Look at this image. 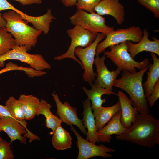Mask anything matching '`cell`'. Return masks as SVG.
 I'll list each match as a JSON object with an SVG mask.
<instances>
[{"label":"cell","mask_w":159,"mask_h":159,"mask_svg":"<svg viewBox=\"0 0 159 159\" xmlns=\"http://www.w3.org/2000/svg\"><path fill=\"white\" fill-rule=\"evenodd\" d=\"M15 70L24 71L28 76L31 75L34 72L33 69L31 68H27L22 66H19L11 62H10L6 64L5 67L0 70V74L8 71Z\"/></svg>","instance_id":"obj_30"},{"label":"cell","mask_w":159,"mask_h":159,"mask_svg":"<svg viewBox=\"0 0 159 159\" xmlns=\"http://www.w3.org/2000/svg\"><path fill=\"white\" fill-rule=\"evenodd\" d=\"M6 10H11L15 11L21 15L24 13L14 7L9 3L7 0H0V12Z\"/></svg>","instance_id":"obj_33"},{"label":"cell","mask_w":159,"mask_h":159,"mask_svg":"<svg viewBox=\"0 0 159 159\" xmlns=\"http://www.w3.org/2000/svg\"><path fill=\"white\" fill-rule=\"evenodd\" d=\"M1 127L0 126V132H1ZM4 140L1 138L0 136V143L2 142Z\"/></svg>","instance_id":"obj_38"},{"label":"cell","mask_w":159,"mask_h":159,"mask_svg":"<svg viewBox=\"0 0 159 159\" xmlns=\"http://www.w3.org/2000/svg\"><path fill=\"white\" fill-rule=\"evenodd\" d=\"M149 36V32L145 28L143 31L142 39L138 42L134 44L130 41L127 42L128 51L132 58L134 59L137 55L143 51L153 52L159 56V40L153 37V40H150Z\"/></svg>","instance_id":"obj_15"},{"label":"cell","mask_w":159,"mask_h":159,"mask_svg":"<svg viewBox=\"0 0 159 159\" xmlns=\"http://www.w3.org/2000/svg\"><path fill=\"white\" fill-rule=\"evenodd\" d=\"M69 19L72 24L79 26L97 34L101 33L106 35L114 30L113 27L106 24L105 17L95 12L89 13L77 9Z\"/></svg>","instance_id":"obj_5"},{"label":"cell","mask_w":159,"mask_h":159,"mask_svg":"<svg viewBox=\"0 0 159 159\" xmlns=\"http://www.w3.org/2000/svg\"><path fill=\"white\" fill-rule=\"evenodd\" d=\"M95 11L101 16H112L119 25L122 24L125 20L124 7L119 0H102L95 7Z\"/></svg>","instance_id":"obj_14"},{"label":"cell","mask_w":159,"mask_h":159,"mask_svg":"<svg viewBox=\"0 0 159 159\" xmlns=\"http://www.w3.org/2000/svg\"><path fill=\"white\" fill-rule=\"evenodd\" d=\"M52 143L58 150H64L71 147L72 138L69 132L60 125L52 132Z\"/></svg>","instance_id":"obj_24"},{"label":"cell","mask_w":159,"mask_h":159,"mask_svg":"<svg viewBox=\"0 0 159 159\" xmlns=\"http://www.w3.org/2000/svg\"><path fill=\"white\" fill-rule=\"evenodd\" d=\"M52 105L45 100L42 99L40 100V104L37 116L40 115H43L46 118L45 126L47 128L51 129L53 132L56 128L61 125L63 122L62 120L58 117L53 115L50 109Z\"/></svg>","instance_id":"obj_25"},{"label":"cell","mask_w":159,"mask_h":159,"mask_svg":"<svg viewBox=\"0 0 159 159\" xmlns=\"http://www.w3.org/2000/svg\"><path fill=\"white\" fill-rule=\"evenodd\" d=\"M21 16L22 18L27 23H31L36 29L41 31L44 35L49 31L50 24L53 19H56L52 13V9H48L44 14L38 16H31L26 14Z\"/></svg>","instance_id":"obj_21"},{"label":"cell","mask_w":159,"mask_h":159,"mask_svg":"<svg viewBox=\"0 0 159 159\" xmlns=\"http://www.w3.org/2000/svg\"><path fill=\"white\" fill-rule=\"evenodd\" d=\"M27 51L24 46L16 44L11 49L0 57V68L4 66L6 61L16 60L29 65L31 68L37 71H43L51 68V65L42 55L29 54Z\"/></svg>","instance_id":"obj_7"},{"label":"cell","mask_w":159,"mask_h":159,"mask_svg":"<svg viewBox=\"0 0 159 159\" xmlns=\"http://www.w3.org/2000/svg\"><path fill=\"white\" fill-rule=\"evenodd\" d=\"M18 100L21 104L25 120H29L37 115L40 100L32 95L21 94Z\"/></svg>","instance_id":"obj_23"},{"label":"cell","mask_w":159,"mask_h":159,"mask_svg":"<svg viewBox=\"0 0 159 159\" xmlns=\"http://www.w3.org/2000/svg\"><path fill=\"white\" fill-rule=\"evenodd\" d=\"M143 31L139 26H132L126 29L114 30L106 35L105 39L97 44L96 54H99L105 51L108 47L122 42L130 41L138 42L141 40Z\"/></svg>","instance_id":"obj_8"},{"label":"cell","mask_w":159,"mask_h":159,"mask_svg":"<svg viewBox=\"0 0 159 159\" xmlns=\"http://www.w3.org/2000/svg\"><path fill=\"white\" fill-rule=\"evenodd\" d=\"M12 116L5 106L0 105V118Z\"/></svg>","instance_id":"obj_35"},{"label":"cell","mask_w":159,"mask_h":159,"mask_svg":"<svg viewBox=\"0 0 159 159\" xmlns=\"http://www.w3.org/2000/svg\"><path fill=\"white\" fill-rule=\"evenodd\" d=\"M6 22L2 17V14L0 12V28H5Z\"/></svg>","instance_id":"obj_37"},{"label":"cell","mask_w":159,"mask_h":159,"mask_svg":"<svg viewBox=\"0 0 159 159\" xmlns=\"http://www.w3.org/2000/svg\"><path fill=\"white\" fill-rule=\"evenodd\" d=\"M71 130L76 135V145L78 148L77 159H87L96 156L103 158H111L109 153L115 151L114 149L107 147L102 144L97 145L83 138L72 125H70Z\"/></svg>","instance_id":"obj_10"},{"label":"cell","mask_w":159,"mask_h":159,"mask_svg":"<svg viewBox=\"0 0 159 159\" xmlns=\"http://www.w3.org/2000/svg\"><path fill=\"white\" fill-rule=\"evenodd\" d=\"M150 54L153 63L150 62L149 71L147 72V80L143 84L146 98L150 95L155 84L159 80V59L154 53L150 52Z\"/></svg>","instance_id":"obj_20"},{"label":"cell","mask_w":159,"mask_h":159,"mask_svg":"<svg viewBox=\"0 0 159 159\" xmlns=\"http://www.w3.org/2000/svg\"><path fill=\"white\" fill-rule=\"evenodd\" d=\"M0 126L1 131L8 135L10 139V143L17 140L23 144H26V139L22 135L27 133L26 127L21 124L20 121L10 117L0 118Z\"/></svg>","instance_id":"obj_13"},{"label":"cell","mask_w":159,"mask_h":159,"mask_svg":"<svg viewBox=\"0 0 159 159\" xmlns=\"http://www.w3.org/2000/svg\"><path fill=\"white\" fill-rule=\"evenodd\" d=\"M115 94L118 97L120 104L121 122L124 127L128 129L135 122L139 113L133 106L131 100L124 93L118 91Z\"/></svg>","instance_id":"obj_17"},{"label":"cell","mask_w":159,"mask_h":159,"mask_svg":"<svg viewBox=\"0 0 159 159\" xmlns=\"http://www.w3.org/2000/svg\"><path fill=\"white\" fill-rule=\"evenodd\" d=\"M78 0H61L62 4L66 7H71L76 5Z\"/></svg>","instance_id":"obj_36"},{"label":"cell","mask_w":159,"mask_h":159,"mask_svg":"<svg viewBox=\"0 0 159 159\" xmlns=\"http://www.w3.org/2000/svg\"><path fill=\"white\" fill-rule=\"evenodd\" d=\"M121 111L116 113L107 122V125L97 131V135L100 142L109 143L112 135H121L128 129L124 127L121 122Z\"/></svg>","instance_id":"obj_16"},{"label":"cell","mask_w":159,"mask_h":159,"mask_svg":"<svg viewBox=\"0 0 159 159\" xmlns=\"http://www.w3.org/2000/svg\"><path fill=\"white\" fill-rule=\"evenodd\" d=\"M10 144L5 140L0 143V159H13L14 158Z\"/></svg>","instance_id":"obj_31"},{"label":"cell","mask_w":159,"mask_h":159,"mask_svg":"<svg viewBox=\"0 0 159 159\" xmlns=\"http://www.w3.org/2000/svg\"><path fill=\"white\" fill-rule=\"evenodd\" d=\"M94 64L96 68L97 78L94 84L109 90H112L113 87L117 78L121 71L117 69L110 71L105 63L106 58L105 55L100 57L99 54H96Z\"/></svg>","instance_id":"obj_11"},{"label":"cell","mask_w":159,"mask_h":159,"mask_svg":"<svg viewBox=\"0 0 159 159\" xmlns=\"http://www.w3.org/2000/svg\"><path fill=\"white\" fill-rule=\"evenodd\" d=\"M149 64L138 72L123 71L121 77L116 79L114 85V86L123 90L128 94L133 106L139 113H149L142 84L143 76L148 70Z\"/></svg>","instance_id":"obj_2"},{"label":"cell","mask_w":159,"mask_h":159,"mask_svg":"<svg viewBox=\"0 0 159 159\" xmlns=\"http://www.w3.org/2000/svg\"><path fill=\"white\" fill-rule=\"evenodd\" d=\"M136 0L151 12L155 18H159V0Z\"/></svg>","instance_id":"obj_29"},{"label":"cell","mask_w":159,"mask_h":159,"mask_svg":"<svg viewBox=\"0 0 159 159\" xmlns=\"http://www.w3.org/2000/svg\"><path fill=\"white\" fill-rule=\"evenodd\" d=\"M116 138L151 149L159 145V120L151 114L138 113L131 127Z\"/></svg>","instance_id":"obj_1"},{"label":"cell","mask_w":159,"mask_h":159,"mask_svg":"<svg viewBox=\"0 0 159 159\" xmlns=\"http://www.w3.org/2000/svg\"><path fill=\"white\" fill-rule=\"evenodd\" d=\"M52 95L56 104L57 114L63 122L67 125H75L84 135H86L87 130L83 124L82 121L78 117L77 108L72 106L67 102L62 103L55 92H53Z\"/></svg>","instance_id":"obj_12"},{"label":"cell","mask_w":159,"mask_h":159,"mask_svg":"<svg viewBox=\"0 0 159 159\" xmlns=\"http://www.w3.org/2000/svg\"><path fill=\"white\" fill-rule=\"evenodd\" d=\"M2 16L6 22L5 29L14 37L16 44L24 46L27 51L35 47L41 31L28 25L20 14L13 10L3 13Z\"/></svg>","instance_id":"obj_3"},{"label":"cell","mask_w":159,"mask_h":159,"mask_svg":"<svg viewBox=\"0 0 159 159\" xmlns=\"http://www.w3.org/2000/svg\"><path fill=\"white\" fill-rule=\"evenodd\" d=\"M66 33L71 38L70 46L65 53L55 57L54 59L60 60L65 58H70L77 62L83 69L81 62L75 56L74 50L78 47H86L89 46L95 40L97 34L90 32L78 25H75L73 28L67 29Z\"/></svg>","instance_id":"obj_6"},{"label":"cell","mask_w":159,"mask_h":159,"mask_svg":"<svg viewBox=\"0 0 159 159\" xmlns=\"http://www.w3.org/2000/svg\"><path fill=\"white\" fill-rule=\"evenodd\" d=\"M16 44L12 35L5 28H0V57L6 54Z\"/></svg>","instance_id":"obj_27"},{"label":"cell","mask_w":159,"mask_h":159,"mask_svg":"<svg viewBox=\"0 0 159 159\" xmlns=\"http://www.w3.org/2000/svg\"><path fill=\"white\" fill-rule=\"evenodd\" d=\"M5 106L12 117L20 121L25 120L21 103L13 96L10 97L6 101Z\"/></svg>","instance_id":"obj_26"},{"label":"cell","mask_w":159,"mask_h":159,"mask_svg":"<svg viewBox=\"0 0 159 159\" xmlns=\"http://www.w3.org/2000/svg\"><path fill=\"white\" fill-rule=\"evenodd\" d=\"M105 36L104 34L98 33L95 40L89 46L84 48L78 47L74 50L75 55L78 57L82 64L84 70L83 78L85 81L89 84L93 83L95 79L97 73L94 72L93 66L96 48L98 44Z\"/></svg>","instance_id":"obj_9"},{"label":"cell","mask_w":159,"mask_h":159,"mask_svg":"<svg viewBox=\"0 0 159 159\" xmlns=\"http://www.w3.org/2000/svg\"><path fill=\"white\" fill-rule=\"evenodd\" d=\"M102 0H78L76 4L77 9L89 13L95 12V8Z\"/></svg>","instance_id":"obj_28"},{"label":"cell","mask_w":159,"mask_h":159,"mask_svg":"<svg viewBox=\"0 0 159 159\" xmlns=\"http://www.w3.org/2000/svg\"><path fill=\"white\" fill-rule=\"evenodd\" d=\"M121 111L120 102L109 107L102 106L93 110L95 124L98 131L102 128L117 112Z\"/></svg>","instance_id":"obj_19"},{"label":"cell","mask_w":159,"mask_h":159,"mask_svg":"<svg viewBox=\"0 0 159 159\" xmlns=\"http://www.w3.org/2000/svg\"><path fill=\"white\" fill-rule=\"evenodd\" d=\"M127 42L110 47V50L104 51V54L120 71L135 72H137L136 69L140 70L145 68L150 63L149 59L145 58L139 62L135 61L128 51Z\"/></svg>","instance_id":"obj_4"},{"label":"cell","mask_w":159,"mask_h":159,"mask_svg":"<svg viewBox=\"0 0 159 159\" xmlns=\"http://www.w3.org/2000/svg\"><path fill=\"white\" fill-rule=\"evenodd\" d=\"M159 97V80L155 84L150 95L146 98L150 106H154L156 100Z\"/></svg>","instance_id":"obj_32"},{"label":"cell","mask_w":159,"mask_h":159,"mask_svg":"<svg viewBox=\"0 0 159 159\" xmlns=\"http://www.w3.org/2000/svg\"><path fill=\"white\" fill-rule=\"evenodd\" d=\"M89 84L91 87V90H88L84 87H83L82 89L87 95V98L90 100L92 110L101 107L103 104L105 103L106 99H102V95H111L115 94L112 90L96 85L93 83H90Z\"/></svg>","instance_id":"obj_22"},{"label":"cell","mask_w":159,"mask_h":159,"mask_svg":"<svg viewBox=\"0 0 159 159\" xmlns=\"http://www.w3.org/2000/svg\"><path fill=\"white\" fill-rule=\"evenodd\" d=\"M83 103L84 110L82 113L83 117L82 120L84 126L87 130L85 139L94 144L96 142L100 143L97 135V130L96 126L95 117L92 112L90 100L88 98L85 99Z\"/></svg>","instance_id":"obj_18"},{"label":"cell","mask_w":159,"mask_h":159,"mask_svg":"<svg viewBox=\"0 0 159 159\" xmlns=\"http://www.w3.org/2000/svg\"><path fill=\"white\" fill-rule=\"evenodd\" d=\"M20 2L23 6L30 5L32 4H41L42 1L41 0H14Z\"/></svg>","instance_id":"obj_34"}]
</instances>
